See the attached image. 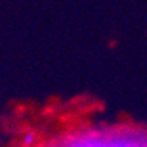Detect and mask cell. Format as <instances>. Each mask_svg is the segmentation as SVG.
Wrapping results in <instances>:
<instances>
[{
    "label": "cell",
    "mask_w": 147,
    "mask_h": 147,
    "mask_svg": "<svg viewBox=\"0 0 147 147\" xmlns=\"http://www.w3.org/2000/svg\"><path fill=\"white\" fill-rule=\"evenodd\" d=\"M34 142H35V134H34L32 131L26 133V134H24V138H22V144L29 147V146H32Z\"/></svg>",
    "instance_id": "obj_1"
}]
</instances>
